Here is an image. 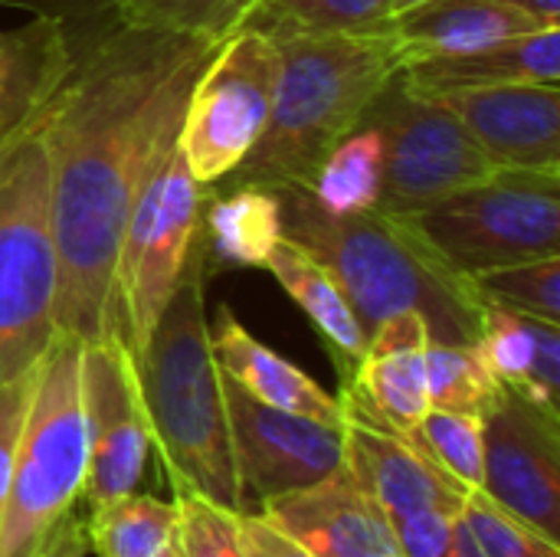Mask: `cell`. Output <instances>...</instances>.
I'll return each mask as SVG.
<instances>
[{
    "instance_id": "obj_1",
    "label": "cell",
    "mask_w": 560,
    "mask_h": 557,
    "mask_svg": "<svg viewBox=\"0 0 560 557\" xmlns=\"http://www.w3.org/2000/svg\"><path fill=\"white\" fill-rule=\"evenodd\" d=\"M223 39L115 23L72 39V66L46 105L56 322L82 345L115 341V279L128 213L171 161L190 89Z\"/></svg>"
},
{
    "instance_id": "obj_2",
    "label": "cell",
    "mask_w": 560,
    "mask_h": 557,
    "mask_svg": "<svg viewBox=\"0 0 560 557\" xmlns=\"http://www.w3.org/2000/svg\"><path fill=\"white\" fill-rule=\"evenodd\" d=\"M282 233L305 246L345 289L364 335L394 315L423 318L430 341L476 345L486 295L417 227L381 207L348 217L325 213L308 190H279Z\"/></svg>"
},
{
    "instance_id": "obj_3",
    "label": "cell",
    "mask_w": 560,
    "mask_h": 557,
    "mask_svg": "<svg viewBox=\"0 0 560 557\" xmlns=\"http://www.w3.org/2000/svg\"><path fill=\"white\" fill-rule=\"evenodd\" d=\"M203 282L207 243L200 240L171 302L131 361L151 430V450H158L174 492H197L226 509L246 512L249 502L236 479L223 374L210 345Z\"/></svg>"
},
{
    "instance_id": "obj_4",
    "label": "cell",
    "mask_w": 560,
    "mask_h": 557,
    "mask_svg": "<svg viewBox=\"0 0 560 557\" xmlns=\"http://www.w3.org/2000/svg\"><path fill=\"white\" fill-rule=\"evenodd\" d=\"M272 39L279 46L272 115L230 177L269 190H308L331 148L364 125L381 92L404 72V56L390 30Z\"/></svg>"
},
{
    "instance_id": "obj_5",
    "label": "cell",
    "mask_w": 560,
    "mask_h": 557,
    "mask_svg": "<svg viewBox=\"0 0 560 557\" xmlns=\"http://www.w3.org/2000/svg\"><path fill=\"white\" fill-rule=\"evenodd\" d=\"M46 108L0 141V384L43 361L59 335V256Z\"/></svg>"
},
{
    "instance_id": "obj_6",
    "label": "cell",
    "mask_w": 560,
    "mask_h": 557,
    "mask_svg": "<svg viewBox=\"0 0 560 557\" xmlns=\"http://www.w3.org/2000/svg\"><path fill=\"white\" fill-rule=\"evenodd\" d=\"M82 348L79 338L59 332L39 361L0 522V557L36 555L56 522L82 499L89 476Z\"/></svg>"
},
{
    "instance_id": "obj_7",
    "label": "cell",
    "mask_w": 560,
    "mask_h": 557,
    "mask_svg": "<svg viewBox=\"0 0 560 557\" xmlns=\"http://www.w3.org/2000/svg\"><path fill=\"white\" fill-rule=\"evenodd\" d=\"M427 240L466 276L560 256V174L509 171L413 217Z\"/></svg>"
},
{
    "instance_id": "obj_8",
    "label": "cell",
    "mask_w": 560,
    "mask_h": 557,
    "mask_svg": "<svg viewBox=\"0 0 560 557\" xmlns=\"http://www.w3.org/2000/svg\"><path fill=\"white\" fill-rule=\"evenodd\" d=\"M279 85V46L269 33L243 26L226 36L197 76L177 148L203 187L230 177L259 144Z\"/></svg>"
},
{
    "instance_id": "obj_9",
    "label": "cell",
    "mask_w": 560,
    "mask_h": 557,
    "mask_svg": "<svg viewBox=\"0 0 560 557\" xmlns=\"http://www.w3.org/2000/svg\"><path fill=\"white\" fill-rule=\"evenodd\" d=\"M364 121L384 131L381 210L420 217L443 200L486 184L499 164L479 148L466 125L433 95L410 89L400 76L381 92Z\"/></svg>"
},
{
    "instance_id": "obj_10",
    "label": "cell",
    "mask_w": 560,
    "mask_h": 557,
    "mask_svg": "<svg viewBox=\"0 0 560 557\" xmlns=\"http://www.w3.org/2000/svg\"><path fill=\"white\" fill-rule=\"evenodd\" d=\"M210 187L194 181L180 148H174L144 236L125 246L115 279V341L135 355L164 305L171 302L197 243L203 240V207Z\"/></svg>"
},
{
    "instance_id": "obj_11",
    "label": "cell",
    "mask_w": 560,
    "mask_h": 557,
    "mask_svg": "<svg viewBox=\"0 0 560 557\" xmlns=\"http://www.w3.org/2000/svg\"><path fill=\"white\" fill-rule=\"evenodd\" d=\"M223 401L236 479L246 502H262L345 466V423L331 427L312 417L266 407L223 374Z\"/></svg>"
},
{
    "instance_id": "obj_12",
    "label": "cell",
    "mask_w": 560,
    "mask_h": 557,
    "mask_svg": "<svg viewBox=\"0 0 560 557\" xmlns=\"http://www.w3.org/2000/svg\"><path fill=\"white\" fill-rule=\"evenodd\" d=\"M82 397L89 420V476L82 499L98 506L138 492L151 453V430L135 361L121 341L82 348Z\"/></svg>"
},
{
    "instance_id": "obj_13",
    "label": "cell",
    "mask_w": 560,
    "mask_h": 557,
    "mask_svg": "<svg viewBox=\"0 0 560 557\" xmlns=\"http://www.w3.org/2000/svg\"><path fill=\"white\" fill-rule=\"evenodd\" d=\"M482 492L560 545V414L502 394L486 417Z\"/></svg>"
},
{
    "instance_id": "obj_14",
    "label": "cell",
    "mask_w": 560,
    "mask_h": 557,
    "mask_svg": "<svg viewBox=\"0 0 560 557\" xmlns=\"http://www.w3.org/2000/svg\"><path fill=\"white\" fill-rule=\"evenodd\" d=\"M430 95L466 125L499 167L560 174V85H459Z\"/></svg>"
},
{
    "instance_id": "obj_15",
    "label": "cell",
    "mask_w": 560,
    "mask_h": 557,
    "mask_svg": "<svg viewBox=\"0 0 560 557\" xmlns=\"http://www.w3.org/2000/svg\"><path fill=\"white\" fill-rule=\"evenodd\" d=\"M256 512L315 557H404L390 515L348 466L302 489L262 499Z\"/></svg>"
},
{
    "instance_id": "obj_16",
    "label": "cell",
    "mask_w": 560,
    "mask_h": 557,
    "mask_svg": "<svg viewBox=\"0 0 560 557\" xmlns=\"http://www.w3.org/2000/svg\"><path fill=\"white\" fill-rule=\"evenodd\" d=\"M338 401L345 410V466L390 519L463 506L466 489L440 473L410 437L377 420L348 387Z\"/></svg>"
},
{
    "instance_id": "obj_17",
    "label": "cell",
    "mask_w": 560,
    "mask_h": 557,
    "mask_svg": "<svg viewBox=\"0 0 560 557\" xmlns=\"http://www.w3.org/2000/svg\"><path fill=\"white\" fill-rule=\"evenodd\" d=\"M427 345L430 332L420 315H394L368 335L364 358L345 381V387L400 437H410L430 410Z\"/></svg>"
},
{
    "instance_id": "obj_18",
    "label": "cell",
    "mask_w": 560,
    "mask_h": 557,
    "mask_svg": "<svg viewBox=\"0 0 560 557\" xmlns=\"http://www.w3.org/2000/svg\"><path fill=\"white\" fill-rule=\"evenodd\" d=\"M210 345L220 374H226L233 384H240L253 401L289 410L299 417H312L331 427L345 423L341 401L331 397L322 384H315L302 368L276 355L269 345H262L256 335H249L230 305H220L217 325H210Z\"/></svg>"
},
{
    "instance_id": "obj_19",
    "label": "cell",
    "mask_w": 560,
    "mask_h": 557,
    "mask_svg": "<svg viewBox=\"0 0 560 557\" xmlns=\"http://www.w3.org/2000/svg\"><path fill=\"white\" fill-rule=\"evenodd\" d=\"M476 351L482 355L486 368L495 374V381L548 410L560 414V325L545 322L525 312H515L509 305H499L486 299L482 328L476 338Z\"/></svg>"
},
{
    "instance_id": "obj_20",
    "label": "cell",
    "mask_w": 560,
    "mask_h": 557,
    "mask_svg": "<svg viewBox=\"0 0 560 557\" xmlns=\"http://www.w3.org/2000/svg\"><path fill=\"white\" fill-rule=\"evenodd\" d=\"M72 66V33L62 16L39 13L0 30V141L33 121Z\"/></svg>"
},
{
    "instance_id": "obj_21",
    "label": "cell",
    "mask_w": 560,
    "mask_h": 557,
    "mask_svg": "<svg viewBox=\"0 0 560 557\" xmlns=\"http://www.w3.org/2000/svg\"><path fill=\"white\" fill-rule=\"evenodd\" d=\"M387 30L407 69L423 59L459 56L518 33L541 30V23L502 0H427L394 13Z\"/></svg>"
},
{
    "instance_id": "obj_22",
    "label": "cell",
    "mask_w": 560,
    "mask_h": 557,
    "mask_svg": "<svg viewBox=\"0 0 560 557\" xmlns=\"http://www.w3.org/2000/svg\"><path fill=\"white\" fill-rule=\"evenodd\" d=\"M400 79L427 95L459 85H505V82L560 85V26L518 33L459 56L423 59L407 66Z\"/></svg>"
},
{
    "instance_id": "obj_23",
    "label": "cell",
    "mask_w": 560,
    "mask_h": 557,
    "mask_svg": "<svg viewBox=\"0 0 560 557\" xmlns=\"http://www.w3.org/2000/svg\"><path fill=\"white\" fill-rule=\"evenodd\" d=\"M262 269H269L279 279V286L289 292V299L312 318V325L325 338V345L338 364L341 384H345L364 358L368 335H364L345 289L338 286V279L305 246H299L289 236H282L272 246Z\"/></svg>"
},
{
    "instance_id": "obj_24",
    "label": "cell",
    "mask_w": 560,
    "mask_h": 557,
    "mask_svg": "<svg viewBox=\"0 0 560 557\" xmlns=\"http://www.w3.org/2000/svg\"><path fill=\"white\" fill-rule=\"evenodd\" d=\"M282 236L279 190L233 184L230 194H210L203 207V243L220 266L262 269Z\"/></svg>"
},
{
    "instance_id": "obj_25",
    "label": "cell",
    "mask_w": 560,
    "mask_h": 557,
    "mask_svg": "<svg viewBox=\"0 0 560 557\" xmlns=\"http://www.w3.org/2000/svg\"><path fill=\"white\" fill-rule=\"evenodd\" d=\"M384 161H387L384 131L374 121H364L331 148L308 194L331 217L374 210L384 190Z\"/></svg>"
},
{
    "instance_id": "obj_26",
    "label": "cell",
    "mask_w": 560,
    "mask_h": 557,
    "mask_svg": "<svg viewBox=\"0 0 560 557\" xmlns=\"http://www.w3.org/2000/svg\"><path fill=\"white\" fill-rule=\"evenodd\" d=\"M177 506L148 492H128L89 506V542L98 557H161L174 545Z\"/></svg>"
},
{
    "instance_id": "obj_27",
    "label": "cell",
    "mask_w": 560,
    "mask_h": 557,
    "mask_svg": "<svg viewBox=\"0 0 560 557\" xmlns=\"http://www.w3.org/2000/svg\"><path fill=\"white\" fill-rule=\"evenodd\" d=\"M394 0H259L246 26L269 36L295 33H387Z\"/></svg>"
},
{
    "instance_id": "obj_28",
    "label": "cell",
    "mask_w": 560,
    "mask_h": 557,
    "mask_svg": "<svg viewBox=\"0 0 560 557\" xmlns=\"http://www.w3.org/2000/svg\"><path fill=\"white\" fill-rule=\"evenodd\" d=\"M115 23L158 33L226 39L246 26L259 0H105Z\"/></svg>"
},
{
    "instance_id": "obj_29",
    "label": "cell",
    "mask_w": 560,
    "mask_h": 557,
    "mask_svg": "<svg viewBox=\"0 0 560 557\" xmlns=\"http://www.w3.org/2000/svg\"><path fill=\"white\" fill-rule=\"evenodd\" d=\"M427 391L433 410H456L476 417H489L505 394L476 345L450 341L427 345Z\"/></svg>"
},
{
    "instance_id": "obj_30",
    "label": "cell",
    "mask_w": 560,
    "mask_h": 557,
    "mask_svg": "<svg viewBox=\"0 0 560 557\" xmlns=\"http://www.w3.org/2000/svg\"><path fill=\"white\" fill-rule=\"evenodd\" d=\"M410 440L427 453V460L446 473L456 486L482 489L486 479V417L456 410H427Z\"/></svg>"
},
{
    "instance_id": "obj_31",
    "label": "cell",
    "mask_w": 560,
    "mask_h": 557,
    "mask_svg": "<svg viewBox=\"0 0 560 557\" xmlns=\"http://www.w3.org/2000/svg\"><path fill=\"white\" fill-rule=\"evenodd\" d=\"M459 515L479 548V557H560V545L545 538L535 525L512 515L482 489L463 496Z\"/></svg>"
},
{
    "instance_id": "obj_32",
    "label": "cell",
    "mask_w": 560,
    "mask_h": 557,
    "mask_svg": "<svg viewBox=\"0 0 560 557\" xmlns=\"http://www.w3.org/2000/svg\"><path fill=\"white\" fill-rule=\"evenodd\" d=\"M177 529L174 548L180 557H246L240 538V512L197 492H174Z\"/></svg>"
},
{
    "instance_id": "obj_33",
    "label": "cell",
    "mask_w": 560,
    "mask_h": 557,
    "mask_svg": "<svg viewBox=\"0 0 560 557\" xmlns=\"http://www.w3.org/2000/svg\"><path fill=\"white\" fill-rule=\"evenodd\" d=\"M482 295L515 312L560 325V256L509 266L476 279Z\"/></svg>"
},
{
    "instance_id": "obj_34",
    "label": "cell",
    "mask_w": 560,
    "mask_h": 557,
    "mask_svg": "<svg viewBox=\"0 0 560 557\" xmlns=\"http://www.w3.org/2000/svg\"><path fill=\"white\" fill-rule=\"evenodd\" d=\"M404 557H479L459 509H423L390 519Z\"/></svg>"
},
{
    "instance_id": "obj_35",
    "label": "cell",
    "mask_w": 560,
    "mask_h": 557,
    "mask_svg": "<svg viewBox=\"0 0 560 557\" xmlns=\"http://www.w3.org/2000/svg\"><path fill=\"white\" fill-rule=\"evenodd\" d=\"M36 374H39V364H33L30 371L16 374L7 384H0V522H3L7 499H10L20 433H23V420H26V410H30V401H33Z\"/></svg>"
},
{
    "instance_id": "obj_36",
    "label": "cell",
    "mask_w": 560,
    "mask_h": 557,
    "mask_svg": "<svg viewBox=\"0 0 560 557\" xmlns=\"http://www.w3.org/2000/svg\"><path fill=\"white\" fill-rule=\"evenodd\" d=\"M240 538H243L246 557H315L295 538H289L285 532L269 525L256 509L240 512Z\"/></svg>"
},
{
    "instance_id": "obj_37",
    "label": "cell",
    "mask_w": 560,
    "mask_h": 557,
    "mask_svg": "<svg viewBox=\"0 0 560 557\" xmlns=\"http://www.w3.org/2000/svg\"><path fill=\"white\" fill-rule=\"evenodd\" d=\"M85 552H89L85 519H79L72 509L69 515H62L56 522V529L43 538V545L36 548L33 557H85Z\"/></svg>"
},
{
    "instance_id": "obj_38",
    "label": "cell",
    "mask_w": 560,
    "mask_h": 557,
    "mask_svg": "<svg viewBox=\"0 0 560 557\" xmlns=\"http://www.w3.org/2000/svg\"><path fill=\"white\" fill-rule=\"evenodd\" d=\"M541 26H560V0H502Z\"/></svg>"
},
{
    "instance_id": "obj_39",
    "label": "cell",
    "mask_w": 560,
    "mask_h": 557,
    "mask_svg": "<svg viewBox=\"0 0 560 557\" xmlns=\"http://www.w3.org/2000/svg\"><path fill=\"white\" fill-rule=\"evenodd\" d=\"M417 3H427V0H394V13L410 10V7H417Z\"/></svg>"
},
{
    "instance_id": "obj_40",
    "label": "cell",
    "mask_w": 560,
    "mask_h": 557,
    "mask_svg": "<svg viewBox=\"0 0 560 557\" xmlns=\"http://www.w3.org/2000/svg\"><path fill=\"white\" fill-rule=\"evenodd\" d=\"M161 557H180V555H177V548L171 545V548H167V552H164V555H161Z\"/></svg>"
}]
</instances>
